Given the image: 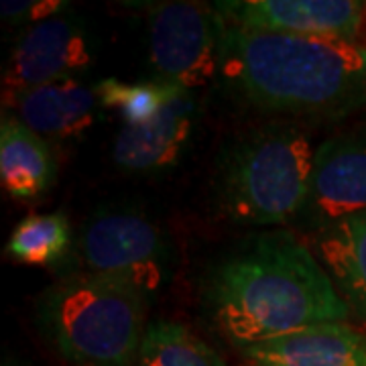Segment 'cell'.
I'll return each instance as SVG.
<instances>
[{
	"instance_id": "cell-4",
	"label": "cell",
	"mask_w": 366,
	"mask_h": 366,
	"mask_svg": "<svg viewBox=\"0 0 366 366\" xmlns=\"http://www.w3.org/2000/svg\"><path fill=\"white\" fill-rule=\"evenodd\" d=\"M315 149L303 127L269 122L234 137L216 173L222 212L238 226L297 222L310 192Z\"/></svg>"
},
{
	"instance_id": "cell-11",
	"label": "cell",
	"mask_w": 366,
	"mask_h": 366,
	"mask_svg": "<svg viewBox=\"0 0 366 366\" xmlns=\"http://www.w3.org/2000/svg\"><path fill=\"white\" fill-rule=\"evenodd\" d=\"M249 366H366V332L348 322L301 327L240 350Z\"/></svg>"
},
{
	"instance_id": "cell-10",
	"label": "cell",
	"mask_w": 366,
	"mask_h": 366,
	"mask_svg": "<svg viewBox=\"0 0 366 366\" xmlns=\"http://www.w3.org/2000/svg\"><path fill=\"white\" fill-rule=\"evenodd\" d=\"M197 104L194 92L177 90L155 118L139 127H122L112 147V159L127 173H157L173 167L192 137Z\"/></svg>"
},
{
	"instance_id": "cell-20",
	"label": "cell",
	"mask_w": 366,
	"mask_h": 366,
	"mask_svg": "<svg viewBox=\"0 0 366 366\" xmlns=\"http://www.w3.org/2000/svg\"><path fill=\"white\" fill-rule=\"evenodd\" d=\"M6 366H9V365H6ZM11 366H13V365H11Z\"/></svg>"
},
{
	"instance_id": "cell-2",
	"label": "cell",
	"mask_w": 366,
	"mask_h": 366,
	"mask_svg": "<svg viewBox=\"0 0 366 366\" xmlns=\"http://www.w3.org/2000/svg\"><path fill=\"white\" fill-rule=\"evenodd\" d=\"M220 74L259 110L342 120L366 108V45L271 33L222 21Z\"/></svg>"
},
{
	"instance_id": "cell-19",
	"label": "cell",
	"mask_w": 366,
	"mask_h": 366,
	"mask_svg": "<svg viewBox=\"0 0 366 366\" xmlns=\"http://www.w3.org/2000/svg\"><path fill=\"white\" fill-rule=\"evenodd\" d=\"M365 26H366V2H365Z\"/></svg>"
},
{
	"instance_id": "cell-16",
	"label": "cell",
	"mask_w": 366,
	"mask_h": 366,
	"mask_svg": "<svg viewBox=\"0 0 366 366\" xmlns=\"http://www.w3.org/2000/svg\"><path fill=\"white\" fill-rule=\"evenodd\" d=\"M71 244V228L64 212L29 214L14 226L6 242V254L31 267L61 261Z\"/></svg>"
},
{
	"instance_id": "cell-3",
	"label": "cell",
	"mask_w": 366,
	"mask_h": 366,
	"mask_svg": "<svg viewBox=\"0 0 366 366\" xmlns=\"http://www.w3.org/2000/svg\"><path fill=\"white\" fill-rule=\"evenodd\" d=\"M147 293L131 281L71 273L35 301L41 336L76 366H137L147 322Z\"/></svg>"
},
{
	"instance_id": "cell-14",
	"label": "cell",
	"mask_w": 366,
	"mask_h": 366,
	"mask_svg": "<svg viewBox=\"0 0 366 366\" xmlns=\"http://www.w3.org/2000/svg\"><path fill=\"white\" fill-rule=\"evenodd\" d=\"M57 177L49 143L31 131L14 112L2 114L0 124V182L14 199L43 196Z\"/></svg>"
},
{
	"instance_id": "cell-18",
	"label": "cell",
	"mask_w": 366,
	"mask_h": 366,
	"mask_svg": "<svg viewBox=\"0 0 366 366\" xmlns=\"http://www.w3.org/2000/svg\"><path fill=\"white\" fill-rule=\"evenodd\" d=\"M67 2L64 0H25V2H2L0 4V16L2 23L11 26H35L53 19L66 11Z\"/></svg>"
},
{
	"instance_id": "cell-9",
	"label": "cell",
	"mask_w": 366,
	"mask_h": 366,
	"mask_svg": "<svg viewBox=\"0 0 366 366\" xmlns=\"http://www.w3.org/2000/svg\"><path fill=\"white\" fill-rule=\"evenodd\" d=\"M214 9L228 25L358 41L365 29V2L356 0H224Z\"/></svg>"
},
{
	"instance_id": "cell-15",
	"label": "cell",
	"mask_w": 366,
	"mask_h": 366,
	"mask_svg": "<svg viewBox=\"0 0 366 366\" xmlns=\"http://www.w3.org/2000/svg\"><path fill=\"white\" fill-rule=\"evenodd\" d=\"M137 366H226V362L187 326L157 320L144 332Z\"/></svg>"
},
{
	"instance_id": "cell-17",
	"label": "cell",
	"mask_w": 366,
	"mask_h": 366,
	"mask_svg": "<svg viewBox=\"0 0 366 366\" xmlns=\"http://www.w3.org/2000/svg\"><path fill=\"white\" fill-rule=\"evenodd\" d=\"M94 90L100 100V106L114 110L124 122L122 127H139L155 118V114L177 88L157 79L129 84L117 78H106L100 79L94 86Z\"/></svg>"
},
{
	"instance_id": "cell-12",
	"label": "cell",
	"mask_w": 366,
	"mask_h": 366,
	"mask_svg": "<svg viewBox=\"0 0 366 366\" xmlns=\"http://www.w3.org/2000/svg\"><path fill=\"white\" fill-rule=\"evenodd\" d=\"M100 100L78 78H61L23 94L14 114L45 141H74L92 131Z\"/></svg>"
},
{
	"instance_id": "cell-8",
	"label": "cell",
	"mask_w": 366,
	"mask_h": 366,
	"mask_svg": "<svg viewBox=\"0 0 366 366\" xmlns=\"http://www.w3.org/2000/svg\"><path fill=\"white\" fill-rule=\"evenodd\" d=\"M90 39L76 19L57 14L39 25L29 26L14 43L2 71V106L13 110L29 90L74 78L92 66Z\"/></svg>"
},
{
	"instance_id": "cell-5",
	"label": "cell",
	"mask_w": 366,
	"mask_h": 366,
	"mask_svg": "<svg viewBox=\"0 0 366 366\" xmlns=\"http://www.w3.org/2000/svg\"><path fill=\"white\" fill-rule=\"evenodd\" d=\"M81 273L131 281L155 293L169 271L171 244L149 216L134 208H102L84 224L78 238Z\"/></svg>"
},
{
	"instance_id": "cell-1",
	"label": "cell",
	"mask_w": 366,
	"mask_h": 366,
	"mask_svg": "<svg viewBox=\"0 0 366 366\" xmlns=\"http://www.w3.org/2000/svg\"><path fill=\"white\" fill-rule=\"evenodd\" d=\"M202 305L238 352L350 315L314 252L289 230L254 234L216 262L204 279Z\"/></svg>"
},
{
	"instance_id": "cell-6",
	"label": "cell",
	"mask_w": 366,
	"mask_h": 366,
	"mask_svg": "<svg viewBox=\"0 0 366 366\" xmlns=\"http://www.w3.org/2000/svg\"><path fill=\"white\" fill-rule=\"evenodd\" d=\"M149 64L157 81L194 92L220 71L222 16L214 4L173 0L147 9Z\"/></svg>"
},
{
	"instance_id": "cell-7",
	"label": "cell",
	"mask_w": 366,
	"mask_h": 366,
	"mask_svg": "<svg viewBox=\"0 0 366 366\" xmlns=\"http://www.w3.org/2000/svg\"><path fill=\"white\" fill-rule=\"evenodd\" d=\"M366 212V124L327 137L315 149L310 192L297 222L322 230Z\"/></svg>"
},
{
	"instance_id": "cell-13",
	"label": "cell",
	"mask_w": 366,
	"mask_h": 366,
	"mask_svg": "<svg viewBox=\"0 0 366 366\" xmlns=\"http://www.w3.org/2000/svg\"><path fill=\"white\" fill-rule=\"evenodd\" d=\"M303 242L324 267L350 314L366 324V212L305 232Z\"/></svg>"
}]
</instances>
